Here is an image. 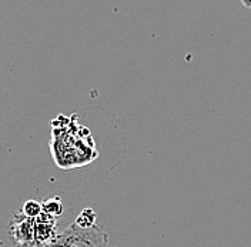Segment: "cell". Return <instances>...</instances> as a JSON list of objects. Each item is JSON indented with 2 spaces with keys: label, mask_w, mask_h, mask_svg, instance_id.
<instances>
[{
  "label": "cell",
  "mask_w": 251,
  "mask_h": 247,
  "mask_svg": "<svg viewBox=\"0 0 251 247\" xmlns=\"http://www.w3.org/2000/svg\"><path fill=\"white\" fill-rule=\"evenodd\" d=\"M59 239L63 247H109L107 233L97 224L86 229L75 221L59 233Z\"/></svg>",
  "instance_id": "cell-1"
},
{
  "label": "cell",
  "mask_w": 251,
  "mask_h": 247,
  "mask_svg": "<svg viewBox=\"0 0 251 247\" xmlns=\"http://www.w3.org/2000/svg\"><path fill=\"white\" fill-rule=\"evenodd\" d=\"M9 239L15 247H36L34 219L17 212L12 216L9 226Z\"/></svg>",
  "instance_id": "cell-2"
},
{
  "label": "cell",
  "mask_w": 251,
  "mask_h": 247,
  "mask_svg": "<svg viewBox=\"0 0 251 247\" xmlns=\"http://www.w3.org/2000/svg\"><path fill=\"white\" fill-rule=\"evenodd\" d=\"M57 237V226L56 217H51L42 213L37 219H34V239L36 247H46Z\"/></svg>",
  "instance_id": "cell-3"
},
{
  "label": "cell",
  "mask_w": 251,
  "mask_h": 247,
  "mask_svg": "<svg viewBox=\"0 0 251 247\" xmlns=\"http://www.w3.org/2000/svg\"><path fill=\"white\" fill-rule=\"evenodd\" d=\"M42 207H43V213H46L51 217H56V219L62 216L63 212H64V206H63V201L60 197L47 199L42 203Z\"/></svg>",
  "instance_id": "cell-4"
},
{
  "label": "cell",
  "mask_w": 251,
  "mask_h": 247,
  "mask_svg": "<svg viewBox=\"0 0 251 247\" xmlns=\"http://www.w3.org/2000/svg\"><path fill=\"white\" fill-rule=\"evenodd\" d=\"M25 216L30 217V219H37L43 213V207H42V203L36 200H27L23 203L22 206V210H20Z\"/></svg>",
  "instance_id": "cell-5"
},
{
  "label": "cell",
  "mask_w": 251,
  "mask_h": 247,
  "mask_svg": "<svg viewBox=\"0 0 251 247\" xmlns=\"http://www.w3.org/2000/svg\"><path fill=\"white\" fill-rule=\"evenodd\" d=\"M96 219H97V216H96V213H94V210H92V209H84L80 215H78V217L76 219V223H77L80 227H93V226H96Z\"/></svg>",
  "instance_id": "cell-6"
},
{
  "label": "cell",
  "mask_w": 251,
  "mask_h": 247,
  "mask_svg": "<svg viewBox=\"0 0 251 247\" xmlns=\"http://www.w3.org/2000/svg\"><path fill=\"white\" fill-rule=\"evenodd\" d=\"M241 3L246 9H251V0H241Z\"/></svg>",
  "instance_id": "cell-7"
}]
</instances>
